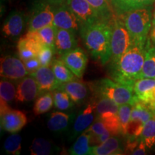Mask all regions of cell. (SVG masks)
Instances as JSON below:
<instances>
[{"instance_id":"obj_42","label":"cell","mask_w":155,"mask_h":155,"mask_svg":"<svg viewBox=\"0 0 155 155\" xmlns=\"http://www.w3.org/2000/svg\"><path fill=\"white\" fill-rule=\"evenodd\" d=\"M155 25V11L154 14L152 15V26H154Z\"/></svg>"},{"instance_id":"obj_37","label":"cell","mask_w":155,"mask_h":155,"mask_svg":"<svg viewBox=\"0 0 155 155\" xmlns=\"http://www.w3.org/2000/svg\"><path fill=\"white\" fill-rule=\"evenodd\" d=\"M88 130L91 133L93 137H97V136H100L104 134L107 132H110L104 124V123L101 120H95V121L92 124L91 126L88 128ZM111 133V132H110Z\"/></svg>"},{"instance_id":"obj_2","label":"cell","mask_w":155,"mask_h":155,"mask_svg":"<svg viewBox=\"0 0 155 155\" xmlns=\"http://www.w3.org/2000/svg\"><path fill=\"white\" fill-rule=\"evenodd\" d=\"M113 20L99 19L90 24L83 25L79 31L86 49L93 58L100 61L103 65L109 62L111 58Z\"/></svg>"},{"instance_id":"obj_15","label":"cell","mask_w":155,"mask_h":155,"mask_svg":"<svg viewBox=\"0 0 155 155\" xmlns=\"http://www.w3.org/2000/svg\"><path fill=\"white\" fill-rule=\"evenodd\" d=\"M26 19L22 12L14 11L7 17L2 26V34L5 38L15 40L24 32Z\"/></svg>"},{"instance_id":"obj_27","label":"cell","mask_w":155,"mask_h":155,"mask_svg":"<svg viewBox=\"0 0 155 155\" xmlns=\"http://www.w3.org/2000/svg\"><path fill=\"white\" fill-rule=\"evenodd\" d=\"M55 147L50 141L43 138H35L32 141L30 150L32 155H49L55 153Z\"/></svg>"},{"instance_id":"obj_23","label":"cell","mask_w":155,"mask_h":155,"mask_svg":"<svg viewBox=\"0 0 155 155\" xmlns=\"http://www.w3.org/2000/svg\"><path fill=\"white\" fill-rule=\"evenodd\" d=\"M141 78L155 79V45L152 43L150 38L147 42L146 55Z\"/></svg>"},{"instance_id":"obj_14","label":"cell","mask_w":155,"mask_h":155,"mask_svg":"<svg viewBox=\"0 0 155 155\" xmlns=\"http://www.w3.org/2000/svg\"><path fill=\"white\" fill-rule=\"evenodd\" d=\"M137 97L155 113V79L141 78L134 86Z\"/></svg>"},{"instance_id":"obj_6","label":"cell","mask_w":155,"mask_h":155,"mask_svg":"<svg viewBox=\"0 0 155 155\" xmlns=\"http://www.w3.org/2000/svg\"><path fill=\"white\" fill-rule=\"evenodd\" d=\"M132 43V39L126 28L123 19L120 15H116L112 22L111 58L109 64L115 63L119 61Z\"/></svg>"},{"instance_id":"obj_32","label":"cell","mask_w":155,"mask_h":155,"mask_svg":"<svg viewBox=\"0 0 155 155\" xmlns=\"http://www.w3.org/2000/svg\"><path fill=\"white\" fill-rule=\"evenodd\" d=\"M17 50H18L19 57L22 61L38 57V53L32 48L25 36L19 38L17 44Z\"/></svg>"},{"instance_id":"obj_13","label":"cell","mask_w":155,"mask_h":155,"mask_svg":"<svg viewBox=\"0 0 155 155\" xmlns=\"http://www.w3.org/2000/svg\"><path fill=\"white\" fill-rule=\"evenodd\" d=\"M66 4L78 19L81 25L101 19L97 12L86 0H67Z\"/></svg>"},{"instance_id":"obj_19","label":"cell","mask_w":155,"mask_h":155,"mask_svg":"<svg viewBox=\"0 0 155 155\" xmlns=\"http://www.w3.org/2000/svg\"><path fill=\"white\" fill-rule=\"evenodd\" d=\"M59 88L65 91L69 95L71 100L76 104H82L88 96V88L87 85L76 79L63 83Z\"/></svg>"},{"instance_id":"obj_20","label":"cell","mask_w":155,"mask_h":155,"mask_svg":"<svg viewBox=\"0 0 155 155\" xmlns=\"http://www.w3.org/2000/svg\"><path fill=\"white\" fill-rule=\"evenodd\" d=\"M116 15H122L137 9L151 7L155 0H109Z\"/></svg>"},{"instance_id":"obj_31","label":"cell","mask_w":155,"mask_h":155,"mask_svg":"<svg viewBox=\"0 0 155 155\" xmlns=\"http://www.w3.org/2000/svg\"><path fill=\"white\" fill-rule=\"evenodd\" d=\"M4 150L7 154L19 155L22 150V137L14 133L6 139L4 143Z\"/></svg>"},{"instance_id":"obj_39","label":"cell","mask_w":155,"mask_h":155,"mask_svg":"<svg viewBox=\"0 0 155 155\" xmlns=\"http://www.w3.org/2000/svg\"><path fill=\"white\" fill-rule=\"evenodd\" d=\"M146 148H147L146 145L144 143V141H140L138 146L136 147V149L133 151L131 154H135V155H144L146 154Z\"/></svg>"},{"instance_id":"obj_12","label":"cell","mask_w":155,"mask_h":155,"mask_svg":"<svg viewBox=\"0 0 155 155\" xmlns=\"http://www.w3.org/2000/svg\"><path fill=\"white\" fill-rule=\"evenodd\" d=\"M96 118V99L88 103V104L81 111L75 119L73 126L71 139L76 138L81 133L91 126Z\"/></svg>"},{"instance_id":"obj_28","label":"cell","mask_w":155,"mask_h":155,"mask_svg":"<svg viewBox=\"0 0 155 155\" xmlns=\"http://www.w3.org/2000/svg\"><path fill=\"white\" fill-rule=\"evenodd\" d=\"M54 105L53 92L48 91L40 94L38 97L34 104L33 111L35 115L47 113Z\"/></svg>"},{"instance_id":"obj_41","label":"cell","mask_w":155,"mask_h":155,"mask_svg":"<svg viewBox=\"0 0 155 155\" xmlns=\"http://www.w3.org/2000/svg\"><path fill=\"white\" fill-rule=\"evenodd\" d=\"M149 38H150L152 43L155 45V25L154 26H152V28H151V30L150 32V37H149Z\"/></svg>"},{"instance_id":"obj_21","label":"cell","mask_w":155,"mask_h":155,"mask_svg":"<svg viewBox=\"0 0 155 155\" xmlns=\"http://www.w3.org/2000/svg\"><path fill=\"white\" fill-rule=\"evenodd\" d=\"M121 139L116 136H111L109 139L101 144L91 147V154L92 155H111L123 154Z\"/></svg>"},{"instance_id":"obj_17","label":"cell","mask_w":155,"mask_h":155,"mask_svg":"<svg viewBox=\"0 0 155 155\" xmlns=\"http://www.w3.org/2000/svg\"><path fill=\"white\" fill-rule=\"evenodd\" d=\"M38 83L34 77L27 75L19 81L17 87L15 99L17 102L26 103L34 101L40 96Z\"/></svg>"},{"instance_id":"obj_26","label":"cell","mask_w":155,"mask_h":155,"mask_svg":"<svg viewBox=\"0 0 155 155\" xmlns=\"http://www.w3.org/2000/svg\"><path fill=\"white\" fill-rule=\"evenodd\" d=\"M51 68L56 79L61 84L70 82L75 79L74 73L67 67V65L61 59L54 60L51 65Z\"/></svg>"},{"instance_id":"obj_5","label":"cell","mask_w":155,"mask_h":155,"mask_svg":"<svg viewBox=\"0 0 155 155\" xmlns=\"http://www.w3.org/2000/svg\"><path fill=\"white\" fill-rule=\"evenodd\" d=\"M96 101V118L104 123L112 136L121 135L119 117V105L106 96H98Z\"/></svg>"},{"instance_id":"obj_30","label":"cell","mask_w":155,"mask_h":155,"mask_svg":"<svg viewBox=\"0 0 155 155\" xmlns=\"http://www.w3.org/2000/svg\"><path fill=\"white\" fill-rule=\"evenodd\" d=\"M140 139L147 148L152 149L155 147V114L144 124Z\"/></svg>"},{"instance_id":"obj_16","label":"cell","mask_w":155,"mask_h":155,"mask_svg":"<svg viewBox=\"0 0 155 155\" xmlns=\"http://www.w3.org/2000/svg\"><path fill=\"white\" fill-rule=\"evenodd\" d=\"M30 75L34 77L38 83L40 94L48 91L53 92L59 88L62 85L56 79L52 68L40 66L36 71Z\"/></svg>"},{"instance_id":"obj_1","label":"cell","mask_w":155,"mask_h":155,"mask_svg":"<svg viewBox=\"0 0 155 155\" xmlns=\"http://www.w3.org/2000/svg\"><path fill=\"white\" fill-rule=\"evenodd\" d=\"M146 50L147 44L133 42L119 61L109 64V75L112 80L134 88L136 81L141 78Z\"/></svg>"},{"instance_id":"obj_18","label":"cell","mask_w":155,"mask_h":155,"mask_svg":"<svg viewBox=\"0 0 155 155\" xmlns=\"http://www.w3.org/2000/svg\"><path fill=\"white\" fill-rule=\"evenodd\" d=\"M76 33L73 31L58 28L56 30L55 46L58 54L63 55L77 47Z\"/></svg>"},{"instance_id":"obj_24","label":"cell","mask_w":155,"mask_h":155,"mask_svg":"<svg viewBox=\"0 0 155 155\" xmlns=\"http://www.w3.org/2000/svg\"><path fill=\"white\" fill-rule=\"evenodd\" d=\"M91 133L87 129L78 136L76 141L69 150V154L72 155L91 154V147H90Z\"/></svg>"},{"instance_id":"obj_43","label":"cell","mask_w":155,"mask_h":155,"mask_svg":"<svg viewBox=\"0 0 155 155\" xmlns=\"http://www.w3.org/2000/svg\"><path fill=\"white\" fill-rule=\"evenodd\" d=\"M153 45H154V44H153Z\"/></svg>"},{"instance_id":"obj_10","label":"cell","mask_w":155,"mask_h":155,"mask_svg":"<svg viewBox=\"0 0 155 155\" xmlns=\"http://www.w3.org/2000/svg\"><path fill=\"white\" fill-rule=\"evenodd\" d=\"M53 25L56 28L68 30L77 33L81 24L66 3L54 7Z\"/></svg>"},{"instance_id":"obj_36","label":"cell","mask_w":155,"mask_h":155,"mask_svg":"<svg viewBox=\"0 0 155 155\" xmlns=\"http://www.w3.org/2000/svg\"><path fill=\"white\" fill-rule=\"evenodd\" d=\"M56 53L55 48L48 45H44L38 54V58L40 61L41 66H51L53 62L54 54Z\"/></svg>"},{"instance_id":"obj_33","label":"cell","mask_w":155,"mask_h":155,"mask_svg":"<svg viewBox=\"0 0 155 155\" xmlns=\"http://www.w3.org/2000/svg\"><path fill=\"white\" fill-rule=\"evenodd\" d=\"M17 88L12 82L8 79H2L0 82V98L1 101L7 103L12 101L16 96Z\"/></svg>"},{"instance_id":"obj_11","label":"cell","mask_w":155,"mask_h":155,"mask_svg":"<svg viewBox=\"0 0 155 155\" xmlns=\"http://www.w3.org/2000/svg\"><path fill=\"white\" fill-rule=\"evenodd\" d=\"M61 60L74 73L75 77L78 78L83 77L88 63V56L82 48L76 47L61 55Z\"/></svg>"},{"instance_id":"obj_29","label":"cell","mask_w":155,"mask_h":155,"mask_svg":"<svg viewBox=\"0 0 155 155\" xmlns=\"http://www.w3.org/2000/svg\"><path fill=\"white\" fill-rule=\"evenodd\" d=\"M54 106L61 111H67L73 108L75 103L71 100L69 95L61 88H58L53 91Z\"/></svg>"},{"instance_id":"obj_3","label":"cell","mask_w":155,"mask_h":155,"mask_svg":"<svg viewBox=\"0 0 155 155\" xmlns=\"http://www.w3.org/2000/svg\"><path fill=\"white\" fill-rule=\"evenodd\" d=\"M120 16L123 19L133 42L147 44L152 26L151 7L135 9Z\"/></svg>"},{"instance_id":"obj_25","label":"cell","mask_w":155,"mask_h":155,"mask_svg":"<svg viewBox=\"0 0 155 155\" xmlns=\"http://www.w3.org/2000/svg\"><path fill=\"white\" fill-rule=\"evenodd\" d=\"M103 20L112 21L116 16L109 0H86Z\"/></svg>"},{"instance_id":"obj_22","label":"cell","mask_w":155,"mask_h":155,"mask_svg":"<svg viewBox=\"0 0 155 155\" xmlns=\"http://www.w3.org/2000/svg\"><path fill=\"white\" fill-rule=\"evenodd\" d=\"M74 116L62 111H55L50 114L48 119V128L52 131H62L65 130L72 121Z\"/></svg>"},{"instance_id":"obj_34","label":"cell","mask_w":155,"mask_h":155,"mask_svg":"<svg viewBox=\"0 0 155 155\" xmlns=\"http://www.w3.org/2000/svg\"><path fill=\"white\" fill-rule=\"evenodd\" d=\"M132 107L133 105L131 104H124L119 106V117L120 125H121V135L124 137H127V128L131 119Z\"/></svg>"},{"instance_id":"obj_35","label":"cell","mask_w":155,"mask_h":155,"mask_svg":"<svg viewBox=\"0 0 155 155\" xmlns=\"http://www.w3.org/2000/svg\"><path fill=\"white\" fill-rule=\"evenodd\" d=\"M56 30H57V28L55 25H52L37 30V32H38L39 36L45 45L55 48V40Z\"/></svg>"},{"instance_id":"obj_4","label":"cell","mask_w":155,"mask_h":155,"mask_svg":"<svg viewBox=\"0 0 155 155\" xmlns=\"http://www.w3.org/2000/svg\"><path fill=\"white\" fill-rule=\"evenodd\" d=\"M91 88L96 93V96L107 97L119 106L124 104L134 105L139 101L134 88L109 78H104L94 83Z\"/></svg>"},{"instance_id":"obj_38","label":"cell","mask_w":155,"mask_h":155,"mask_svg":"<svg viewBox=\"0 0 155 155\" xmlns=\"http://www.w3.org/2000/svg\"><path fill=\"white\" fill-rule=\"evenodd\" d=\"M23 62H24L25 67H26V68L30 74L35 72V71H36L41 66L40 61H39L38 57L30 58V59L27 60V61H25Z\"/></svg>"},{"instance_id":"obj_7","label":"cell","mask_w":155,"mask_h":155,"mask_svg":"<svg viewBox=\"0 0 155 155\" xmlns=\"http://www.w3.org/2000/svg\"><path fill=\"white\" fill-rule=\"evenodd\" d=\"M1 128L7 132L17 133L28 123V118L22 111L13 109L8 103L1 101Z\"/></svg>"},{"instance_id":"obj_9","label":"cell","mask_w":155,"mask_h":155,"mask_svg":"<svg viewBox=\"0 0 155 155\" xmlns=\"http://www.w3.org/2000/svg\"><path fill=\"white\" fill-rule=\"evenodd\" d=\"M54 7L45 1L38 3L29 22L28 31H37L53 25Z\"/></svg>"},{"instance_id":"obj_8","label":"cell","mask_w":155,"mask_h":155,"mask_svg":"<svg viewBox=\"0 0 155 155\" xmlns=\"http://www.w3.org/2000/svg\"><path fill=\"white\" fill-rule=\"evenodd\" d=\"M0 75L2 78L10 81H21L30 74L20 58L6 55L1 58Z\"/></svg>"},{"instance_id":"obj_40","label":"cell","mask_w":155,"mask_h":155,"mask_svg":"<svg viewBox=\"0 0 155 155\" xmlns=\"http://www.w3.org/2000/svg\"><path fill=\"white\" fill-rule=\"evenodd\" d=\"M46 2L49 3L50 5L53 6V7H58V6H61L63 4L66 3L67 0H44Z\"/></svg>"}]
</instances>
